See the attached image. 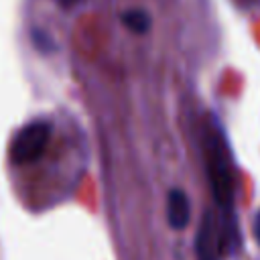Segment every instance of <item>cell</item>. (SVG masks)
<instances>
[{
    "instance_id": "cell-1",
    "label": "cell",
    "mask_w": 260,
    "mask_h": 260,
    "mask_svg": "<svg viewBox=\"0 0 260 260\" xmlns=\"http://www.w3.org/2000/svg\"><path fill=\"white\" fill-rule=\"evenodd\" d=\"M203 158L205 171L209 179V187L219 209V217L234 219V193H236V177L234 162L223 138L221 128L211 118L203 128Z\"/></svg>"
},
{
    "instance_id": "cell-2",
    "label": "cell",
    "mask_w": 260,
    "mask_h": 260,
    "mask_svg": "<svg viewBox=\"0 0 260 260\" xmlns=\"http://www.w3.org/2000/svg\"><path fill=\"white\" fill-rule=\"evenodd\" d=\"M51 138V122L47 118H32L26 124H22L12 142H10V158L16 165H26L37 160Z\"/></svg>"
},
{
    "instance_id": "cell-3",
    "label": "cell",
    "mask_w": 260,
    "mask_h": 260,
    "mask_svg": "<svg viewBox=\"0 0 260 260\" xmlns=\"http://www.w3.org/2000/svg\"><path fill=\"white\" fill-rule=\"evenodd\" d=\"M225 254L219 234V221L217 215L207 209L199 221L197 236H195V258L197 260H221Z\"/></svg>"
},
{
    "instance_id": "cell-4",
    "label": "cell",
    "mask_w": 260,
    "mask_h": 260,
    "mask_svg": "<svg viewBox=\"0 0 260 260\" xmlns=\"http://www.w3.org/2000/svg\"><path fill=\"white\" fill-rule=\"evenodd\" d=\"M191 219V203L183 189L175 187L167 193V221L173 230L187 228Z\"/></svg>"
},
{
    "instance_id": "cell-5",
    "label": "cell",
    "mask_w": 260,
    "mask_h": 260,
    "mask_svg": "<svg viewBox=\"0 0 260 260\" xmlns=\"http://www.w3.org/2000/svg\"><path fill=\"white\" fill-rule=\"evenodd\" d=\"M120 20L126 28L134 30V32H146L150 28V14L148 10H144L142 6H128L120 12Z\"/></svg>"
},
{
    "instance_id": "cell-6",
    "label": "cell",
    "mask_w": 260,
    "mask_h": 260,
    "mask_svg": "<svg viewBox=\"0 0 260 260\" xmlns=\"http://www.w3.org/2000/svg\"><path fill=\"white\" fill-rule=\"evenodd\" d=\"M30 41L35 43V47H37L39 51H53V49H55V43H53L51 35H49L47 30L39 28V26L30 28Z\"/></svg>"
},
{
    "instance_id": "cell-7",
    "label": "cell",
    "mask_w": 260,
    "mask_h": 260,
    "mask_svg": "<svg viewBox=\"0 0 260 260\" xmlns=\"http://www.w3.org/2000/svg\"><path fill=\"white\" fill-rule=\"evenodd\" d=\"M254 236H256V242L260 244V211L254 217Z\"/></svg>"
},
{
    "instance_id": "cell-8",
    "label": "cell",
    "mask_w": 260,
    "mask_h": 260,
    "mask_svg": "<svg viewBox=\"0 0 260 260\" xmlns=\"http://www.w3.org/2000/svg\"><path fill=\"white\" fill-rule=\"evenodd\" d=\"M57 2H59L61 6H73V4L77 2V0H57Z\"/></svg>"
},
{
    "instance_id": "cell-9",
    "label": "cell",
    "mask_w": 260,
    "mask_h": 260,
    "mask_svg": "<svg viewBox=\"0 0 260 260\" xmlns=\"http://www.w3.org/2000/svg\"><path fill=\"white\" fill-rule=\"evenodd\" d=\"M234 2H238L240 6H248V4H252V2H256V0H234Z\"/></svg>"
}]
</instances>
